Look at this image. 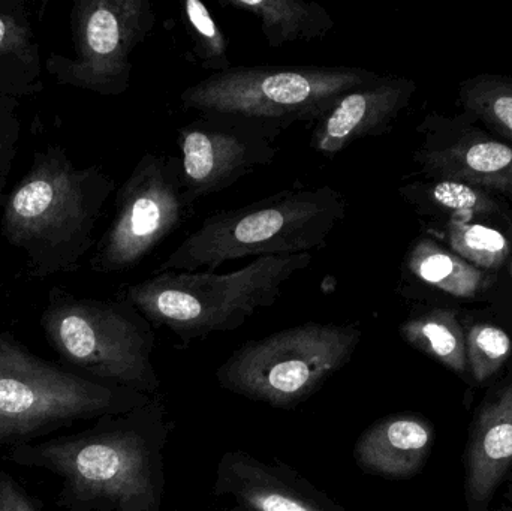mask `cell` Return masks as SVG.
Returning <instances> with one entry per match:
<instances>
[{
    "label": "cell",
    "instance_id": "cell-1",
    "mask_svg": "<svg viewBox=\"0 0 512 511\" xmlns=\"http://www.w3.org/2000/svg\"><path fill=\"white\" fill-rule=\"evenodd\" d=\"M171 422L161 398L95 420L90 428L12 447V464L62 480L65 511H162Z\"/></svg>",
    "mask_w": 512,
    "mask_h": 511
},
{
    "label": "cell",
    "instance_id": "cell-2",
    "mask_svg": "<svg viewBox=\"0 0 512 511\" xmlns=\"http://www.w3.org/2000/svg\"><path fill=\"white\" fill-rule=\"evenodd\" d=\"M114 191L104 168L78 167L63 147L48 146L3 204V237L26 255L33 278L77 272L98 243L96 227Z\"/></svg>",
    "mask_w": 512,
    "mask_h": 511
},
{
    "label": "cell",
    "instance_id": "cell-3",
    "mask_svg": "<svg viewBox=\"0 0 512 511\" xmlns=\"http://www.w3.org/2000/svg\"><path fill=\"white\" fill-rule=\"evenodd\" d=\"M345 195L333 186L291 188L248 206L206 216L155 270L215 272L230 261L312 254L345 219Z\"/></svg>",
    "mask_w": 512,
    "mask_h": 511
},
{
    "label": "cell",
    "instance_id": "cell-4",
    "mask_svg": "<svg viewBox=\"0 0 512 511\" xmlns=\"http://www.w3.org/2000/svg\"><path fill=\"white\" fill-rule=\"evenodd\" d=\"M312 263V254L256 258L242 269L164 272L126 285L117 297L128 300L153 329H167L183 344L240 329L271 308L283 288Z\"/></svg>",
    "mask_w": 512,
    "mask_h": 511
},
{
    "label": "cell",
    "instance_id": "cell-5",
    "mask_svg": "<svg viewBox=\"0 0 512 511\" xmlns=\"http://www.w3.org/2000/svg\"><path fill=\"white\" fill-rule=\"evenodd\" d=\"M152 399L41 359L0 329V458L18 444L50 437L78 422L126 413Z\"/></svg>",
    "mask_w": 512,
    "mask_h": 511
},
{
    "label": "cell",
    "instance_id": "cell-6",
    "mask_svg": "<svg viewBox=\"0 0 512 511\" xmlns=\"http://www.w3.org/2000/svg\"><path fill=\"white\" fill-rule=\"evenodd\" d=\"M42 332L60 363L101 383L156 398L155 329L128 300L78 297L56 287L41 314Z\"/></svg>",
    "mask_w": 512,
    "mask_h": 511
},
{
    "label": "cell",
    "instance_id": "cell-7",
    "mask_svg": "<svg viewBox=\"0 0 512 511\" xmlns=\"http://www.w3.org/2000/svg\"><path fill=\"white\" fill-rule=\"evenodd\" d=\"M358 324L306 323L237 348L216 371L227 392L292 410L342 371L361 341Z\"/></svg>",
    "mask_w": 512,
    "mask_h": 511
},
{
    "label": "cell",
    "instance_id": "cell-8",
    "mask_svg": "<svg viewBox=\"0 0 512 511\" xmlns=\"http://www.w3.org/2000/svg\"><path fill=\"white\" fill-rule=\"evenodd\" d=\"M379 75L351 66H231L180 93L185 111L230 113L285 126L318 123L340 96Z\"/></svg>",
    "mask_w": 512,
    "mask_h": 511
},
{
    "label": "cell",
    "instance_id": "cell-9",
    "mask_svg": "<svg viewBox=\"0 0 512 511\" xmlns=\"http://www.w3.org/2000/svg\"><path fill=\"white\" fill-rule=\"evenodd\" d=\"M114 204L113 221L89 261L99 275L140 266L195 210L186 195L179 156L167 153L141 156L117 189Z\"/></svg>",
    "mask_w": 512,
    "mask_h": 511
},
{
    "label": "cell",
    "instance_id": "cell-10",
    "mask_svg": "<svg viewBox=\"0 0 512 511\" xmlns=\"http://www.w3.org/2000/svg\"><path fill=\"white\" fill-rule=\"evenodd\" d=\"M150 0H75L71 11L74 57L51 53L48 74L65 86L122 96L132 77V54L155 29Z\"/></svg>",
    "mask_w": 512,
    "mask_h": 511
},
{
    "label": "cell",
    "instance_id": "cell-11",
    "mask_svg": "<svg viewBox=\"0 0 512 511\" xmlns=\"http://www.w3.org/2000/svg\"><path fill=\"white\" fill-rule=\"evenodd\" d=\"M286 129L283 123L230 113H201L182 126L177 156L192 206L270 165Z\"/></svg>",
    "mask_w": 512,
    "mask_h": 511
},
{
    "label": "cell",
    "instance_id": "cell-12",
    "mask_svg": "<svg viewBox=\"0 0 512 511\" xmlns=\"http://www.w3.org/2000/svg\"><path fill=\"white\" fill-rule=\"evenodd\" d=\"M213 494L230 511H348L289 465L245 450L219 459Z\"/></svg>",
    "mask_w": 512,
    "mask_h": 511
},
{
    "label": "cell",
    "instance_id": "cell-13",
    "mask_svg": "<svg viewBox=\"0 0 512 511\" xmlns=\"http://www.w3.org/2000/svg\"><path fill=\"white\" fill-rule=\"evenodd\" d=\"M414 92L412 81L391 77L349 90L315 123L310 149L333 158L357 141L385 134Z\"/></svg>",
    "mask_w": 512,
    "mask_h": 511
},
{
    "label": "cell",
    "instance_id": "cell-14",
    "mask_svg": "<svg viewBox=\"0 0 512 511\" xmlns=\"http://www.w3.org/2000/svg\"><path fill=\"white\" fill-rule=\"evenodd\" d=\"M433 444V428L417 414H396L373 423L355 443V464L385 479H411Z\"/></svg>",
    "mask_w": 512,
    "mask_h": 511
},
{
    "label": "cell",
    "instance_id": "cell-15",
    "mask_svg": "<svg viewBox=\"0 0 512 511\" xmlns=\"http://www.w3.org/2000/svg\"><path fill=\"white\" fill-rule=\"evenodd\" d=\"M511 467L512 383L481 411L472 432L466 476L469 500L475 504L489 501Z\"/></svg>",
    "mask_w": 512,
    "mask_h": 511
},
{
    "label": "cell",
    "instance_id": "cell-16",
    "mask_svg": "<svg viewBox=\"0 0 512 511\" xmlns=\"http://www.w3.org/2000/svg\"><path fill=\"white\" fill-rule=\"evenodd\" d=\"M424 170L441 179L512 194V147L493 140H462L418 153Z\"/></svg>",
    "mask_w": 512,
    "mask_h": 511
},
{
    "label": "cell",
    "instance_id": "cell-17",
    "mask_svg": "<svg viewBox=\"0 0 512 511\" xmlns=\"http://www.w3.org/2000/svg\"><path fill=\"white\" fill-rule=\"evenodd\" d=\"M44 90L39 45L21 0H0V96L30 98Z\"/></svg>",
    "mask_w": 512,
    "mask_h": 511
},
{
    "label": "cell",
    "instance_id": "cell-18",
    "mask_svg": "<svg viewBox=\"0 0 512 511\" xmlns=\"http://www.w3.org/2000/svg\"><path fill=\"white\" fill-rule=\"evenodd\" d=\"M224 8L258 18L265 44L282 48L294 42L325 38L333 30L330 12L316 2L303 0H219Z\"/></svg>",
    "mask_w": 512,
    "mask_h": 511
},
{
    "label": "cell",
    "instance_id": "cell-19",
    "mask_svg": "<svg viewBox=\"0 0 512 511\" xmlns=\"http://www.w3.org/2000/svg\"><path fill=\"white\" fill-rule=\"evenodd\" d=\"M406 269L418 281L462 299H471L483 287L480 269L430 239H420L412 246Z\"/></svg>",
    "mask_w": 512,
    "mask_h": 511
},
{
    "label": "cell",
    "instance_id": "cell-20",
    "mask_svg": "<svg viewBox=\"0 0 512 511\" xmlns=\"http://www.w3.org/2000/svg\"><path fill=\"white\" fill-rule=\"evenodd\" d=\"M400 333L409 345L454 372L468 371L466 335L454 312L435 309L409 318L400 327Z\"/></svg>",
    "mask_w": 512,
    "mask_h": 511
},
{
    "label": "cell",
    "instance_id": "cell-21",
    "mask_svg": "<svg viewBox=\"0 0 512 511\" xmlns=\"http://www.w3.org/2000/svg\"><path fill=\"white\" fill-rule=\"evenodd\" d=\"M182 20L192 54L201 68L219 74L233 66L228 54L227 36L201 0H183Z\"/></svg>",
    "mask_w": 512,
    "mask_h": 511
},
{
    "label": "cell",
    "instance_id": "cell-22",
    "mask_svg": "<svg viewBox=\"0 0 512 511\" xmlns=\"http://www.w3.org/2000/svg\"><path fill=\"white\" fill-rule=\"evenodd\" d=\"M460 98L469 113L512 141V80L490 75L472 78L462 84Z\"/></svg>",
    "mask_w": 512,
    "mask_h": 511
},
{
    "label": "cell",
    "instance_id": "cell-23",
    "mask_svg": "<svg viewBox=\"0 0 512 511\" xmlns=\"http://www.w3.org/2000/svg\"><path fill=\"white\" fill-rule=\"evenodd\" d=\"M448 237L454 254L477 269H498L510 254L507 237L486 225L457 218L450 222Z\"/></svg>",
    "mask_w": 512,
    "mask_h": 511
},
{
    "label": "cell",
    "instance_id": "cell-24",
    "mask_svg": "<svg viewBox=\"0 0 512 511\" xmlns=\"http://www.w3.org/2000/svg\"><path fill=\"white\" fill-rule=\"evenodd\" d=\"M511 350L508 333L492 324H477L466 336L468 366L478 383L493 377L505 365Z\"/></svg>",
    "mask_w": 512,
    "mask_h": 511
},
{
    "label": "cell",
    "instance_id": "cell-25",
    "mask_svg": "<svg viewBox=\"0 0 512 511\" xmlns=\"http://www.w3.org/2000/svg\"><path fill=\"white\" fill-rule=\"evenodd\" d=\"M427 195L438 206L459 213L457 216H460V213L471 215L495 210V203L481 191V188L459 180L441 179V182L427 189Z\"/></svg>",
    "mask_w": 512,
    "mask_h": 511
},
{
    "label": "cell",
    "instance_id": "cell-26",
    "mask_svg": "<svg viewBox=\"0 0 512 511\" xmlns=\"http://www.w3.org/2000/svg\"><path fill=\"white\" fill-rule=\"evenodd\" d=\"M18 107V99L0 96V207L8 198L6 188L20 146L21 120Z\"/></svg>",
    "mask_w": 512,
    "mask_h": 511
},
{
    "label": "cell",
    "instance_id": "cell-27",
    "mask_svg": "<svg viewBox=\"0 0 512 511\" xmlns=\"http://www.w3.org/2000/svg\"><path fill=\"white\" fill-rule=\"evenodd\" d=\"M0 511H44L41 504L6 471H0Z\"/></svg>",
    "mask_w": 512,
    "mask_h": 511
}]
</instances>
